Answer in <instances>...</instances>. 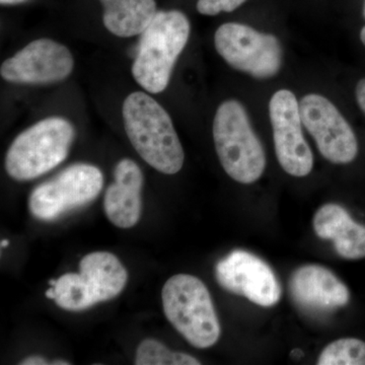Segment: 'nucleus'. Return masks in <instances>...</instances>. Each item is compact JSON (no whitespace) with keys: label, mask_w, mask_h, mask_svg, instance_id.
<instances>
[{"label":"nucleus","mask_w":365,"mask_h":365,"mask_svg":"<svg viewBox=\"0 0 365 365\" xmlns=\"http://www.w3.org/2000/svg\"><path fill=\"white\" fill-rule=\"evenodd\" d=\"M21 365H47L51 364L47 361L44 357L39 356V355H33V356L26 357V359L21 360Z\"/></svg>","instance_id":"nucleus-21"},{"label":"nucleus","mask_w":365,"mask_h":365,"mask_svg":"<svg viewBox=\"0 0 365 365\" xmlns=\"http://www.w3.org/2000/svg\"><path fill=\"white\" fill-rule=\"evenodd\" d=\"M102 2L103 6L104 7L111 6V4H115V2L119 1V0H100Z\"/></svg>","instance_id":"nucleus-26"},{"label":"nucleus","mask_w":365,"mask_h":365,"mask_svg":"<svg viewBox=\"0 0 365 365\" xmlns=\"http://www.w3.org/2000/svg\"><path fill=\"white\" fill-rule=\"evenodd\" d=\"M73 67V56L68 48L44 38L29 43L6 59L0 67V74L9 83L47 85L68 78Z\"/></svg>","instance_id":"nucleus-12"},{"label":"nucleus","mask_w":365,"mask_h":365,"mask_svg":"<svg viewBox=\"0 0 365 365\" xmlns=\"http://www.w3.org/2000/svg\"><path fill=\"white\" fill-rule=\"evenodd\" d=\"M276 157L290 176L302 178L314 167V155L302 132L299 103L292 91H276L269 103Z\"/></svg>","instance_id":"nucleus-10"},{"label":"nucleus","mask_w":365,"mask_h":365,"mask_svg":"<svg viewBox=\"0 0 365 365\" xmlns=\"http://www.w3.org/2000/svg\"><path fill=\"white\" fill-rule=\"evenodd\" d=\"M215 46L228 66L254 78H273L282 66L279 40L244 24L220 26L215 32Z\"/></svg>","instance_id":"nucleus-8"},{"label":"nucleus","mask_w":365,"mask_h":365,"mask_svg":"<svg viewBox=\"0 0 365 365\" xmlns=\"http://www.w3.org/2000/svg\"><path fill=\"white\" fill-rule=\"evenodd\" d=\"M360 40H361L362 44L365 46V26L360 31Z\"/></svg>","instance_id":"nucleus-27"},{"label":"nucleus","mask_w":365,"mask_h":365,"mask_svg":"<svg viewBox=\"0 0 365 365\" xmlns=\"http://www.w3.org/2000/svg\"><path fill=\"white\" fill-rule=\"evenodd\" d=\"M136 365H200L192 355L174 352L160 341L145 339L136 350Z\"/></svg>","instance_id":"nucleus-17"},{"label":"nucleus","mask_w":365,"mask_h":365,"mask_svg":"<svg viewBox=\"0 0 365 365\" xmlns=\"http://www.w3.org/2000/svg\"><path fill=\"white\" fill-rule=\"evenodd\" d=\"M53 365H71V362L66 361V360H54V361L51 362Z\"/></svg>","instance_id":"nucleus-25"},{"label":"nucleus","mask_w":365,"mask_h":365,"mask_svg":"<svg viewBox=\"0 0 365 365\" xmlns=\"http://www.w3.org/2000/svg\"><path fill=\"white\" fill-rule=\"evenodd\" d=\"M76 131L61 117L41 120L21 132L6 155L7 174L19 182L32 181L58 167L68 157Z\"/></svg>","instance_id":"nucleus-5"},{"label":"nucleus","mask_w":365,"mask_h":365,"mask_svg":"<svg viewBox=\"0 0 365 365\" xmlns=\"http://www.w3.org/2000/svg\"><path fill=\"white\" fill-rule=\"evenodd\" d=\"M357 104L365 114V78L360 79L355 88Z\"/></svg>","instance_id":"nucleus-20"},{"label":"nucleus","mask_w":365,"mask_h":365,"mask_svg":"<svg viewBox=\"0 0 365 365\" xmlns=\"http://www.w3.org/2000/svg\"><path fill=\"white\" fill-rule=\"evenodd\" d=\"M45 295H46V297H47V299L54 300V299H55L54 287H52L51 288H49V289H48L47 292H46Z\"/></svg>","instance_id":"nucleus-24"},{"label":"nucleus","mask_w":365,"mask_h":365,"mask_svg":"<svg viewBox=\"0 0 365 365\" xmlns=\"http://www.w3.org/2000/svg\"><path fill=\"white\" fill-rule=\"evenodd\" d=\"M289 294L302 311L312 314L332 313L349 302L347 287L323 266L304 265L290 276Z\"/></svg>","instance_id":"nucleus-13"},{"label":"nucleus","mask_w":365,"mask_h":365,"mask_svg":"<svg viewBox=\"0 0 365 365\" xmlns=\"http://www.w3.org/2000/svg\"><path fill=\"white\" fill-rule=\"evenodd\" d=\"M25 1L26 0H0V4L4 6H11V4H18Z\"/></svg>","instance_id":"nucleus-23"},{"label":"nucleus","mask_w":365,"mask_h":365,"mask_svg":"<svg viewBox=\"0 0 365 365\" xmlns=\"http://www.w3.org/2000/svg\"><path fill=\"white\" fill-rule=\"evenodd\" d=\"M165 318L190 344L199 349L215 345L222 334L212 299L202 281L177 274L163 285Z\"/></svg>","instance_id":"nucleus-4"},{"label":"nucleus","mask_w":365,"mask_h":365,"mask_svg":"<svg viewBox=\"0 0 365 365\" xmlns=\"http://www.w3.org/2000/svg\"><path fill=\"white\" fill-rule=\"evenodd\" d=\"M104 9L106 29L121 38L143 35L158 14L155 0H119Z\"/></svg>","instance_id":"nucleus-16"},{"label":"nucleus","mask_w":365,"mask_h":365,"mask_svg":"<svg viewBox=\"0 0 365 365\" xmlns=\"http://www.w3.org/2000/svg\"><path fill=\"white\" fill-rule=\"evenodd\" d=\"M247 0H198L197 11L204 16H217L222 11L232 13Z\"/></svg>","instance_id":"nucleus-19"},{"label":"nucleus","mask_w":365,"mask_h":365,"mask_svg":"<svg viewBox=\"0 0 365 365\" xmlns=\"http://www.w3.org/2000/svg\"><path fill=\"white\" fill-rule=\"evenodd\" d=\"M104 185L102 170L88 163H76L36 187L29 209L42 222H54L95 201Z\"/></svg>","instance_id":"nucleus-7"},{"label":"nucleus","mask_w":365,"mask_h":365,"mask_svg":"<svg viewBox=\"0 0 365 365\" xmlns=\"http://www.w3.org/2000/svg\"><path fill=\"white\" fill-rule=\"evenodd\" d=\"M319 365H365V342L342 338L330 343L319 354Z\"/></svg>","instance_id":"nucleus-18"},{"label":"nucleus","mask_w":365,"mask_h":365,"mask_svg":"<svg viewBox=\"0 0 365 365\" xmlns=\"http://www.w3.org/2000/svg\"><path fill=\"white\" fill-rule=\"evenodd\" d=\"M216 153L225 173L241 184L258 181L266 168V155L248 113L237 100L218 107L213 120Z\"/></svg>","instance_id":"nucleus-3"},{"label":"nucleus","mask_w":365,"mask_h":365,"mask_svg":"<svg viewBox=\"0 0 365 365\" xmlns=\"http://www.w3.org/2000/svg\"><path fill=\"white\" fill-rule=\"evenodd\" d=\"M57 280L51 279L49 281V284L51 285V287H55V284H56Z\"/></svg>","instance_id":"nucleus-29"},{"label":"nucleus","mask_w":365,"mask_h":365,"mask_svg":"<svg viewBox=\"0 0 365 365\" xmlns=\"http://www.w3.org/2000/svg\"><path fill=\"white\" fill-rule=\"evenodd\" d=\"M127 136L144 162L165 175L179 173L185 153L168 112L143 91L132 93L123 103Z\"/></svg>","instance_id":"nucleus-1"},{"label":"nucleus","mask_w":365,"mask_h":365,"mask_svg":"<svg viewBox=\"0 0 365 365\" xmlns=\"http://www.w3.org/2000/svg\"><path fill=\"white\" fill-rule=\"evenodd\" d=\"M143 174L130 158H123L114 170V182L106 190L104 210L108 220L119 228H131L140 220Z\"/></svg>","instance_id":"nucleus-14"},{"label":"nucleus","mask_w":365,"mask_h":365,"mask_svg":"<svg viewBox=\"0 0 365 365\" xmlns=\"http://www.w3.org/2000/svg\"><path fill=\"white\" fill-rule=\"evenodd\" d=\"M190 31L188 18L181 11H158L143 34L132 66V76L141 88L151 93L167 88L175 64L188 43Z\"/></svg>","instance_id":"nucleus-2"},{"label":"nucleus","mask_w":365,"mask_h":365,"mask_svg":"<svg viewBox=\"0 0 365 365\" xmlns=\"http://www.w3.org/2000/svg\"><path fill=\"white\" fill-rule=\"evenodd\" d=\"M290 356L292 357V359H302V356H304V352L302 351L300 349H294L292 350V352H290Z\"/></svg>","instance_id":"nucleus-22"},{"label":"nucleus","mask_w":365,"mask_h":365,"mask_svg":"<svg viewBox=\"0 0 365 365\" xmlns=\"http://www.w3.org/2000/svg\"><path fill=\"white\" fill-rule=\"evenodd\" d=\"M9 245V240H2L1 241V249L6 248Z\"/></svg>","instance_id":"nucleus-28"},{"label":"nucleus","mask_w":365,"mask_h":365,"mask_svg":"<svg viewBox=\"0 0 365 365\" xmlns=\"http://www.w3.org/2000/svg\"><path fill=\"white\" fill-rule=\"evenodd\" d=\"M364 16L365 19V0H364Z\"/></svg>","instance_id":"nucleus-30"},{"label":"nucleus","mask_w":365,"mask_h":365,"mask_svg":"<svg viewBox=\"0 0 365 365\" xmlns=\"http://www.w3.org/2000/svg\"><path fill=\"white\" fill-rule=\"evenodd\" d=\"M313 222L316 235L332 241L340 257L347 260L365 258V227L354 222L344 207L325 204L317 211Z\"/></svg>","instance_id":"nucleus-15"},{"label":"nucleus","mask_w":365,"mask_h":365,"mask_svg":"<svg viewBox=\"0 0 365 365\" xmlns=\"http://www.w3.org/2000/svg\"><path fill=\"white\" fill-rule=\"evenodd\" d=\"M299 111L302 124L327 160L335 165H347L356 158V135L330 100L318 93H309L300 100Z\"/></svg>","instance_id":"nucleus-9"},{"label":"nucleus","mask_w":365,"mask_h":365,"mask_svg":"<svg viewBox=\"0 0 365 365\" xmlns=\"http://www.w3.org/2000/svg\"><path fill=\"white\" fill-rule=\"evenodd\" d=\"M128 273L109 252H93L79 262V273H66L55 284V302L68 312H83L117 297L123 292Z\"/></svg>","instance_id":"nucleus-6"},{"label":"nucleus","mask_w":365,"mask_h":365,"mask_svg":"<svg viewBox=\"0 0 365 365\" xmlns=\"http://www.w3.org/2000/svg\"><path fill=\"white\" fill-rule=\"evenodd\" d=\"M215 279L230 294L264 307L279 302L282 289L275 273L256 255L235 250L215 265Z\"/></svg>","instance_id":"nucleus-11"}]
</instances>
